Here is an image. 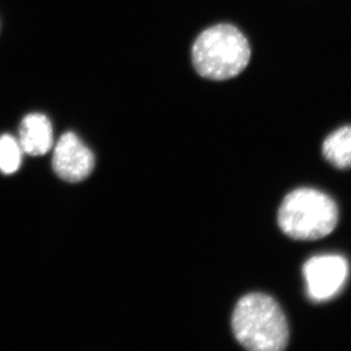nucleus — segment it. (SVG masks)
<instances>
[{"instance_id":"obj_7","label":"nucleus","mask_w":351,"mask_h":351,"mask_svg":"<svg viewBox=\"0 0 351 351\" xmlns=\"http://www.w3.org/2000/svg\"><path fill=\"white\" fill-rule=\"evenodd\" d=\"M323 156L339 169L351 168V126H343L328 136L322 145Z\"/></svg>"},{"instance_id":"obj_8","label":"nucleus","mask_w":351,"mask_h":351,"mask_svg":"<svg viewBox=\"0 0 351 351\" xmlns=\"http://www.w3.org/2000/svg\"><path fill=\"white\" fill-rule=\"evenodd\" d=\"M22 147L10 135L0 137V170L4 174H13L22 163Z\"/></svg>"},{"instance_id":"obj_5","label":"nucleus","mask_w":351,"mask_h":351,"mask_svg":"<svg viewBox=\"0 0 351 351\" xmlns=\"http://www.w3.org/2000/svg\"><path fill=\"white\" fill-rule=\"evenodd\" d=\"M52 164L55 173L64 181L82 182L94 169V154L75 134L69 132L58 141Z\"/></svg>"},{"instance_id":"obj_3","label":"nucleus","mask_w":351,"mask_h":351,"mask_svg":"<svg viewBox=\"0 0 351 351\" xmlns=\"http://www.w3.org/2000/svg\"><path fill=\"white\" fill-rule=\"evenodd\" d=\"M339 210L336 202L322 191L298 189L284 198L278 223L291 239L311 241L327 237L336 228Z\"/></svg>"},{"instance_id":"obj_2","label":"nucleus","mask_w":351,"mask_h":351,"mask_svg":"<svg viewBox=\"0 0 351 351\" xmlns=\"http://www.w3.org/2000/svg\"><path fill=\"white\" fill-rule=\"evenodd\" d=\"M191 59L198 75L207 80H230L240 75L251 59L248 39L234 25L219 24L196 38Z\"/></svg>"},{"instance_id":"obj_4","label":"nucleus","mask_w":351,"mask_h":351,"mask_svg":"<svg viewBox=\"0 0 351 351\" xmlns=\"http://www.w3.org/2000/svg\"><path fill=\"white\" fill-rule=\"evenodd\" d=\"M350 274L348 260L337 254L315 256L304 265L306 293L314 302H324L337 297L345 287Z\"/></svg>"},{"instance_id":"obj_1","label":"nucleus","mask_w":351,"mask_h":351,"mask_svg":"<svg viewBox=\"0 0 351 351\" xmlns=\"http://www.w3.org/2000/svg\"><path fill=\"white\" fill-rule=\"evenodd\" d=\"M232 330L240 345L252 351H280L288 345L285 314L271 297L253 293L242 298L232 316Z\"/></svg>"},{"instance_id":"obj_6","label":"nucleus","mask_w":351,"mask_h":351,"mask_svg":"<svg viewBox=\"0 0 351 351\" xmlns=\"http://www.w3.org/2000/svg\"><path fill=\"white\" fill-rule=\"evenodd\" d=\"M19 144L23 152L32 156H44L53 145V128L43 114L32 113L23 119Z\"/></svg>"}]
</instances>
